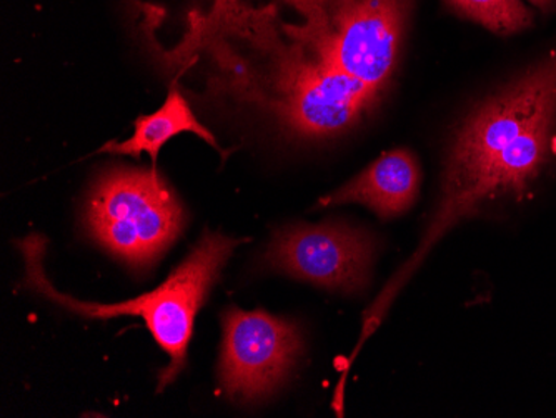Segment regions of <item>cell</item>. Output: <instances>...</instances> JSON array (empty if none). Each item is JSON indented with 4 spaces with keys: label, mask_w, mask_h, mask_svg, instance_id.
<instances>
[{
    "label": "cell",
    "mask_w": 556,
    "mask_h": 418,
    "mask_svg": "<svg viewBox=\"0 0 556 418\" xmlns=\"http://www.w3.org/2000/svg\"><path fill=\"white\" fill-rule=\"evenodd\" d=\"M556 124V51L486 97L453 137L440 204L417 251L390 279L365 317L364 337L382 322L393 299L437 243L462 218L500 197L528 195L548 161Z\"/></svg>",
    "instance_id": "obj_1"
},
{
    "label": "cell",
    "mask_w": 556,
    "mask_h": 418,
    "mask_svg": "<svg viewBox=\"0 0 556 418\" xmlns=\"http://www.w3.org/2000/svg\"><path fill=\"white\" fill-rule=\"evenodd\" d=\"M239 243L240 240L229 239L222 233H205L189 257L175 268L159 289L121 304H89L59 292L43 273L46 240L33 233L21 240L17 245L25 261L24 286L36 290L47 301L92 320H109L122 315L143 318L155 342L170 357V364L162 370L159 379L161 392L182 372L197 312L200 305L204 304L208 290L220 276L222 268Z\"/></svg>",
    "instance_id": "obj_2"
},
{
    "label": "cell",
    "mask_w": 556,
    "mask_h": 418,
    "mask_svg": "<svg viewBox=\"0 0 556 418\" xmlns=\"http://www.w3.org/2000/svg\"><path fill=\"white\" fill-rule=\"evenodd\" d=\"M182 205L155 170L115 168L100 177L87 202L90 236L112 254L147 268L184 226Z\"/></svg>",
    "instance_id": "obj_3"
},
{
    "label": "cell",
    "mask_w": 556,
    "mask_h": 418,
    "mask_svg": "<svg viewBox=\"0 0 556 418\" xmlns=\"http://www.w3.org/2000/svg\"><path fill=\"white\" fill-rule=\"evenodd\" d=\"M268 87L271 97L265 104L290 134L303 139L345 132L374 109L380 97V92L299 42L271 58Z\"/></svg>",
    "instance_id": "obj_4"
},
{
    "label": "cell",
    "mask_w": 556,
    "mask_h": 418,
    "mask_svg": "<svg viewBox=\"0 0 556 418\" xmlns=\"http://www.w3.org/2000/svg\"><path fill=\"white\" fill-rule=\"evenodd\" d=\"M407 12L400 0H327V36L305 49L382 93L395 68Z\"/></svg>",
    "instance_id": "obj_5"
},
{
    "label": "cell",
    "mask_w": 556,
    "mask_h": 418,
    "mask_svg": "<svg viewBox=\"0 0 556 418\" xmlns=\"http://www.w3.org/2000/svg\"><path fill=\"white\" fill-rule=\"evenodd\" d=\"M302 347L295 324L264 311L230 308L224 317L222 392L233 401L267 398L286 382Z\"/></svg>",
    "instance_id": "obj_6"
},
{
    "label": "cell",
    "mask_w": 556,
    "mask_h": 418,
    "mask_svg": "<svg viewBox=\"0 0 556 418\" xmlns=\"http://www.w3.org/2000/svg\"><path fill=\"white\" fill-rule=\"evenodd\" d=\"M371 257L367 233L333 223L278 230L264 254L265 265L278 273L346 293L367 286Z\"/></svg>",
    "instance_id": "obj_7"
},
{
    "label": "cell",
    "mask_w": 556,
    "mask_h": 418,
    "mask_svg": "<svg viewBox=\"0 0 556 418\" xmlns=\"http://www.w3.org/2000/svg\"><path fill=\"white\" fill-rule=\"evenodd\" d=\"M420 167L412 152L383 154L355 179L320 199V207L362 204L382 218L405 214L414 205L420 189Z\"/></svg>",
    "instance_id": "obj_8"
},
{
    "label": "cell",
    "mask_w": 556,
    "mask_h": 418,
    "mask_svg": "<svg viewBox=\"0 0 556 418\" xmlns=\"http://www.w3.org/2000/svg\"><path fill=\"white\" fill-rule=\"evenodd\" d=\"M192 132L212 143L217 149L214 134L205 129L190 109L189 102L179 90L172 89L167 101L155 114L142 115L136 121V132L125 142L105 143L99 152L109 154L132 155L139 159L146 152L154 165L157 164L162 147L179 134Z\"/></svg>",
    "instance_id": "obj_9"
},
{
    "label": "cell",
    "mask_w": 556,
    "mask_h": 418,
    "mask_svg": "<svg viewBox=\"0 0 556 418\" xmlns=\"http://www.w3.org/2000/svg\"><path fill=\"white\" fill-rule=\"evenodd\" d=\"M446 8L500 36L533 26V14L521 0H445Z\"/></svg>",
    "instance_id": "obj_10"
},
{
    "label": "cell",
    "mask_w": 556,
    "mask_h": 418,
    "mask_svg": "<svg viewBox=\"0 0 556 418\" xmlns=\"http://www.w3.org/2000/svg\"><path fill=\"white\" fill-rule=\"evenodd\" d=\"M535 8L543 12L556 11V0H530Z\"/></svg>",
    "instance_id": "obj_11"
},
{
    "label": "cell",
    "mask_w": 556,
    "mask_h": 418,
    "mask_svg": "<svg viewBox=\"0 0 556 418\" xmlns=\"http://www.w3.org/2000/svg\"><path fill=\"white\" fill-rule=\"evenodd\" d=\"M400 2H402L403 8L407 9V11H408V9H410L412 0H400Z\"/></svg>",
    "instance_id": "obj_12"
}]
</instances>
